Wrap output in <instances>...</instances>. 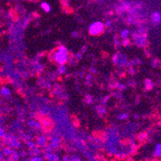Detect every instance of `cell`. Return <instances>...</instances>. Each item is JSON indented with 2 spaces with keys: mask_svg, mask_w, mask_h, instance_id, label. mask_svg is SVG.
<instances>
[{
  "mask_svg": "<svg viewBox=\"0 0 161 161\" xmlns=\"http://www.w3.org/2000/svg\"><path fill=\"white\" fill-rule=\"evenodd\" d=\"M128 34H129V32H128V30H123V31L122 32V37H123V38H125V37H127V36H128Z\"/></svg>",
  "mask_w": 161,
  "mask_h": 161,
  "instance_id": "cell-8",
  "label": "cell"
},
{
  "mask_svg": "<svg viewBox=\"0 0 161 161\" xmlns=\"http://www.w3.org/2000/svg\"><path fill=\"white\" fill-rule=\"evenodd\" d=\"M3 134H4V132H3V130L0 129V138H1L2 136H3Z\"/></svg>",
  "mask_w": 161,
  "mask_h": 161,
  "instance_id": "cell-11",
  "label": "cell"
},
{
  "mask_svg": "<svg viewBox=\"0 0 161 161\" xmlns=\"http://www.w3.org/2000/svg\"><path fill=\"white\" fill-rule=\"evenodd\" d=\"M41 8L45 11V12H48L51 10V8H50L49 4H48L47 3H41Z\"/></svg>",
  "mask_w": 161,
  "mask_h": 161,
  "instance_id": "cell-3",
  "label": "cell"
},
{
  "mask_svg": "<svg viewBox=\"0 0 161 161\" xmlns=\"http://www.w3.org/2000/svg\"><path fill=\"white\" fill-rule=\"evenodd\" d=\"M104 30V25L103 23L100 22V21H96L92 24L89 28V31L90 35L92 36H97V35H100Z\"/></svg>",
  "mask_w": 161,
  "mask_h": 161,
  "instance_id": "cell-2",
  "label": "cell"
},
{
  "mask_svg": "<svg viewBox=\"0 0 161 161\" xmlns=\"http://www.w3.org/2000/svg\"><path fill=\"white\" fill-rule=\"evenodd\" d=\"M152 19L155 22H160V14L159 12H155L152 15Z\"/></svg>",
  "mask_w": 161,
  "mask_h": 161,
  "instance_id": "cell-5",
  "label": "cell"
},
{
  "mask_svg": "<svg viewBox=\"0 0 161 161\" xmlns=\"http://www.w3.org/2000/svg\"><path fill=\"white\" fill-rule=\"evenodd\" d=\"M126 117H127V115H125V114H124V115H122V116H120L119 118H126Z\"/></svg>",
  "mask_w": 161,
  "mask_h": 161,
  "instance_id": "cell-12",
  "label": "cell"
},
{
  "mask_svg": "<svg viewBox=\"0 0 161 161\" xmlns=\"http://www.w3.org/2000/svg\"><path fill=\"white\" fill-rule=\"evenodd\" d=\"M161 146H160V144H158L156 145L155 147V154L156 156H160L161 155Z\"/></svg>",
  "mask_w": 161,
  "mask_h": 161,
  "instance_id": "cell-6",
  "label": "cell"
},
{
  "mask_svg": "<svg viewBox=\"0 0 161 161\" xmlns=\"http://www.w3.org/2000/svg\"><path fill=\"white\" fill-rule=\"evenodd\" d=\"M67 50L64 47H60L58 50L54 54V59L56 60L57 63H60V64H64L67 62Z\"/></svg>",
  "mask_w": 161,
  "mask_h": 161,
  "instance_id": "cell-1",
  "label": "cell"
},
{
  "mask_svg": "<svg viewBox=\"0 0 161 161\" xmlns=\"http://www.w3.org/2000/svg\"><path fill=\"white\" fill-rule=\"evenodd\" d=\"M45 143V138L43 137V136H41L40 138H39V145H44Z\"/></svg>",
  "mask_w": 161,
  "mask_h": 161,
  "instance_id": "cell-9",
  "label": "cell"
},
{
  "mask_svg": "<svg viewBox=\"0 0 161 161\" xmlns=\"http://www.w3.org/2000/svg\"><path fill=\"white\" fill-rule=\"evenodd\" d=\"M30 161H43V160H42V159L40 157H37V156H36V157L32 158Z\"/></svg>",
  "mask_w": 161,
  "mask_h": 161,
  "instance_id": "cell-10",
  "label": "cell"
},
{
  "mask_svg": "<svg viewBox=\"0 0 161 161\" xmlns=\"http://www.w3.org/2000/svg\"><path fill=\"white\" fill-rule=\"evenodd\" d=\"M46 158L48 159V161H57L58 160V156L54 154H48L46 155Z\"/></svg>",
  "mask_w": 161,
  "mask_h": 161,
  "instance_id": "cell-4",
  "label": "cell"
},
{
  "mask_svg": "<svg viewBox=\"0 0 161 161\" xmlns=\"http://www.w3.org/2000/svg\"><path fill=\"white\" fill-rule=\"evenodd\" d=\"M1 92H2V94L4 95H8L10 94V90H8V88H5V87H3V89L1 90Z\"/></svg>",
  "mask_w": 161,
  "mask_h": 161,
  "instance_id": "cell-7",
  "label": "cell"
}]
</instances>
